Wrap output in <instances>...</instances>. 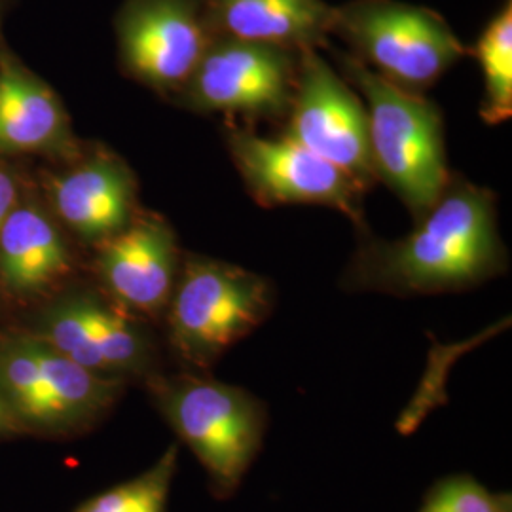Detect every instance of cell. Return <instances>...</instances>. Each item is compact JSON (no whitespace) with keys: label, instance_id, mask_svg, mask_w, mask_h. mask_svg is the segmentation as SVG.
Masks as SVG:
<instances>
[{"label":"cell","instance_id":"6da1fadb","mask_svg":"<svg viewBox=\"0 0 512 512\" xmlns=\"http://www.w3.org/2000/svg\"><path fill=\"white\" fill-rule=\"evenodd\" d=\"M492 190L450 175L408 236L366 241L342 279L349 291L393 296L459 293L507 272Z\"/></svg>","mask_w":512,"mask_h":512},{"label":"cell","instance_id":"7a4b0ae2","mask_svg":"<svg viewBox=\"0 0 512 512\" xmlns=\"http://www.w3.org/2000/svg\"><path fill=\"white\" fill-rule=\"evenodd\" d=\"M336 59L344 78L365 97L368 150L376 181H384L420 220L450 181L439 107L423 93L408 92L385 80L355 55L336 54Z\"/></svg>","mask_w":512,"mask_h":512},{"label":"cell","instance_id":"3957f363","mask_svg":"<svg viewBox=\"0 0 512 512\" xmlns=\"http://www.w3.org/2000/svg\"><path fill=\"white\" fill-rule=\"evenodd\" d=\"M154 403L202 463L215 499H230L262 450L268 406L249 389L183 372L152 380Z\"/></svg>","mask_w":512,"mask_h":512},{"label":"cell","instance_id":"277c9868","mask_svg":"<svg viewBox=\"0 0 512 512\" xmlns=\"http://www.w3.org/2000/svg\"><path fill=\"white\" fill-rule=\"evenodd\" d=\"M274 285L251 270L188 256L165 308L169 346L188 372H207L274 311Z\"/></svg>","mask_w":512,"mask_h":512},{"label":"cell","instance_id":"5b68a950","mask_svg":"<svg viewBox=\"0 0 512 512\" xmlns=\"http://www.w3.org/2000/svg\"><path fill=\"white\" fill-rule=\"evenodd\" d=\"M330 35L344 38L349 54L408 92H425L467 54L435 10L399 0H351L334 6Z\"/></svg>","mask_w":512,"mask_h":512},{"label":"cell","instance_id":"8992f818","mask_svg":"<svg viewBox=\"0 0 512 512\" xmlns=\"http://www.w3.org/2000/svg\"><path fill=\"white\" fill-rule=\"evenodd\" d=\"M319 50L306 48L298 54L296 84L283 135L348 173L366 192L376 177L368 150L365 105Z\"/></svg>","mask_w":512,"mask_h":512},{"label":"cell","instance_id":"52a82bcc","mask_svg":"<svg viewBox=\"0 0 512 512\" xmlns=\"http://www.w3.org/2000/svg\"><path fill=\"white\" fill-rule=\"evenodd\" d=\"M298 54L275 46L217 37L183 88L198 112L262 120L287 114L293 99Z\"/></svg>","mask_w":512,"mask_h":512},{"label":"cell","instance_id":"ba28073f","mask_svg":"<svg viewBox=\"0 0 512 512\" xmlns=\"http://www.w3.org/2000/svg\"><path fill=\"white\" fill-rule=\"evenodd\" d=\"M228 148L247 192L262 207L327 205L363 224L365 190L348 173L293 139H266L253 129L230 126Z\"/></svg>","mask_w":512,"mask_h":512},{"label":"cell","instance_id":"9c48e42d","mask_svg":"<svg viewBox=\"0 0 512 512\" xmlns=\"http://www.w3.org/2000/svg\"><path fill=\"white\" fill-rule=\"evenodd\" d=\"M129 73L156 90H183L217 38L205 0H131L118 21Z\"/></svg>","mask_w":512,"mask_h":512},{"label":"cell","instance_id":"30bf717a","mask_svg":"<svg viewBox=\"0 0 512 512\" xmlns=\"http://www.w3.org/2000/svg\"><path fill=\"white\" fill-rule=\"evenodd\" d=\"M181 264L175 232L158 217L131 220L99 243V277L110 298L133 315H164Z\"/></svg>","mask_w":512,"mask_h":512},{"label":"cell","instance_id":"8fae6325","mask_svg":"<svg viewBox=\"0 0 512 512\" xmlns=\"http://www.w3.org/2000/svg\"><path fill=\"white\" fill-rule=\"evenodd\" d=\"M217 37L291 52L329 46L334 6L325 0H205Z\"/></svg>","mask_w":512,"mask_h":512},{"label":"cell","instance_id":"7c38bea8","mask_svg":"<svg viewBox=\"0 0 512 512\" xmlns=\"http://www.w3.org/2000/svg\"><path fill=\"white\" fill-rule=\"evenodd\" d=\"M54 203L80 238L101 243L133 220L135 183L120 160L99 156L55 183Z\"/></svg>","mask_w":512,"mask_h":512},{"label":"cell","instance_id":"4fadbf2b","mask_svg":"<svg viewBox=\"0 0 512 512\" xmlns=\"http://www.w3.org/2000/svg\"><path fill=\"white\" fill-rule=\"evenodd\" d=\"M65 114L54 92L16 63L0 65V152L61 147Z\"/></svg>","mask_w":512,"mask_h":512},{"label":"cell","instance_id":"5bb4252c","mask_svg":"<svg viewBox=\"0 0 512 512\" xmlns=\"http://www.w3.org/2000/svg\"><path fill=\"white\" fill-rule=\"evenodd\" d=\"M69 270V249L37 207H14L0 230V272L16 291H37Z\"/></svg>","mask_w":512,"mask_h":512},{"label":"cell","instance_id":"9a60e30c","mask_svg":"<svg viewBox=\"0 0 512 512\" xmlns=\"http://www.w3.org/2000/svg\"><path fill=\"white\" fill-rule=\"evenodd\" d=\"M38 365L46 395V423L57 427H76L92 423L105 414L122 391V380L97 374L69 357L35 342Z\"/></svg>","mask_w":512,"mask_h":512},{"label":"cell","instance_id":"2e32d148","mask_svg":"<svg viewBox=\"0 0 512 512\" xmlns=\"http://www.w3.org/2000/svg\"><path fill=\"white\" fill-rule=\"evenodd\" d=\"M484 76L480 116L486 124H501L512 114V2L486 25L475 48Z\"/></svg>","mask_w":512,"mask_h":512},{"label":"cell","instance_id":"e0dca14e","mask_svg":"<svg viewBox=\"0 0 512 512\" xmlns=\"http://www.w3.org/2000/svg\"><path fill=\"white\" fill-rule=\"evenodd\" d=\"M177 463L179 448L173 444L143 475L95 495L74 512H165Z\"/></svg>","mask_w":512,"mask_h":512},{"label":"cell","instance_id":"ac0fdd59","mask_svg":"<svg viewBox=\"0 0 512 512\" xmlns=\"http://www.w3.org/2000/svg\"><path fill=\"white\" fill-rule=\"evenodd\" d=\"M0 391L21 416L46 423V395L33 340L0 351Z\"/></svg>","mask_w":512,"mask_h":512},{"label":"cell","instance_id":"d6986e66","mask_svg":"<svg viewBox=\"0 0 512 512\" xmlns=\"http://www.w3.org/2000/svg\"><path fill=\"white\" fill-rule=\"evenodd\" d=\"M420 512H512V497L488 490L475 476L452 475L431 486Z\"/></svg>","mask_w":512,"mask_h":512},{"label":"cell","instance_id":"ffe728a7","mask_svg":"<svg viewBox=\"0 0 512 512\" xmlns=\"http://www.w3.org/2000/svg\"><path fill=\"white\" fill-rule=\"evenodd\" d=\"M46 344L74 363L103 374L101 361L93 348L90 330L84 315L82 296L57 306L46 325ZM105 376V374H103Z\"/></svg>","mask_w":512,"mask_h":512},{"label":"cell","instance_id":"44dd1931","mask_svg":"<svg viewBox=\"0 0 512 512\" xmlns=\"http://www.w3.org/2000/svg\"><path fill=\"white\" fill-rule=\"evenodd\" d=\"M16 202H18V186L6 171L0 169V230L8 219V215L14 211Z\"/></svg>","mask_w":512,"mask_h":512},{"label":"cell","instance_id":"7402d4cb","mask_svg":"<svg viewBox=\"0 0 512 512\" xmlns=\"http://www.w3.org/2000/svg\"><path fill=\"white\" fill-rule=\"evenodd\" d=\"M12 429V416L8 410V404L0 397V433Z\"/></svg>","mask_w":512,"mask_h":512}]
</instances>
